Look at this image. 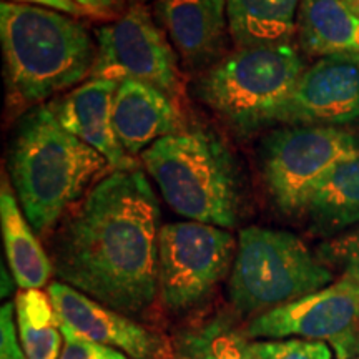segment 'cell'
<instances>
[{
  "label": "cell",
  "mask_w": 359,
  "mask_h": 359,
  "mask_svg": "<svg viewBox=\"0 0 359 359\" xmlns=\"http://www.w3.org/2000/svg\"><path fill=\"white\" fill-rule=\"evenodd\" d=\"M298 34L309 55L359 57V15L343 0H302Z\"/></svg>",
  "instance_id": "cell-18"
},
{
  "label": "cell",
  "mask_w": 359,
  "mask_h": 359,
  "mask_svg": "<svg viewBox=\"0 0 359 359\" xmlns=\"http://www.w3.org/2000/svg\"><path fill=\"white\" fill-rule=\"evenodd\" d=\"M107 168L109 160L67 132L45 103L17 123L8 172L22 212L39 236H47Z\"/></svg>",
  "instance_id": "cell-2"
},
{
  "label": "cell",
  "mask_w": 359,
  "mask_h": 359,
  "mask_svg": "<svg viewBox=\"0 0 359 359\" xmlns=\"http://www.w3.org/2000/svg\"><path fill=\"white\" fill-rule=\"evenodd\" d=\"M346 6L351 8V11L356 13V15H359V0H343Z\"/></svg>",
  "instance_id": "cell-29"
},
{
  "label": "cell",
  "mask_w": 359,
  "mask_h": 359,
  "mask_svg": "<svg viewBox=\"0 0 359 359\" xmlns=\"http://www.w3.org/2000/svg\"><path fill=\"white\" fill-rule=\"evenodd\" d=\"M0 40L8 92L25 105L82 82L97 62L95 42L82 22L29 4H0Z\"/></svg>",
  "instance_id": "cell-3"
},
{
  "label": "cell",
  "mask_w": 359,
  "mask_h": 359,
  "mask_svg": "<svg viewBox=\"0 0 359 359\" xmlns=\"http://www.w3.org/2000/svg\"><path fill=\"white\" fill-rule=\"evenodd\" d=\"M359 122V57L327 55L303 72L276 123L339 127Z\"/></svg>",
  "instance_id": "cell-11"
},
{
  "label": "cell",
  "mask_w": 359,
  "mask_h": 359,
  "mask_svg": "<svg viewBox=\"0 0 359 359\" xmlns=\"http://www.w3.org/2000/svg\"><path fill=\"white\" fill-rule=\"evenodd\" d=\"M15 318L27 359L60 358L64 333L48 291H19L15 296Z\"/></svg>",
  "instance_id": "cell-21"
},
{
  "label": "cell",
  "mask_w": 359,
  "mask_h": 359,
  "mask_svg": "<svg viewBox=\"0 0 359 359\" xmlns=\"http://www.w3.org/2000/svg\"><path fill=\"white\" fill-rule=\"evenodd\" d=\"M170 208L191 222L233 228L243 198V180L222 138L206 130L160 138L140 155Z\"/></svg>",
  "instance_id": "cell-4"
},
{
  "label": "cell",
  "mask_w": 359,
  "mask_h": 359,
  "mask_svg": "<svg viewBox=\"0 0 359 359\" xmlns=\"http://www.w3.org/2000/svg\"><path fill=\"white\" fill-rule=\"evenodd\" d=\"M60 326L64 333V349L58 359H132L118 349L82 338L67 325L60 323Z\"/></svg>",
  "instance_id": "cell-24"
},
{
  "label": "cell",
  "mask_w": 359,
  "mask_h": 359,
  "mask_svg": "<svg viewBox=\"0 0 359 359\" xmlns=\"http://www.w3.org/2000/svg\"><path fill=\"white\" fill-rule=\"evenodd\" d=\"M114 128L127 154L142 155L160 138L183 132L177 100L163 90L135 79L118 82L114 100Z\"/></svg>",
  "instance_id": "cell-15"
},
{
  "label": "cell",
  "mask_w": 359,
  "mask_h": 359,
  "mask_svg": "<svg viewBox=\"0 0 359 359\" xmlns=\"http://www.w3.org/2000/svg\"><path fill=\"white\" fill-rule=\"evenodd\" d=\"M255 353L259 359H331L333 353L325 341L286 338L255 339Z\"/></svg>",
  "instance_id": "cell-22"
},
{
  "label": "cell",
  "mask_w": 359,
  "mask_h": 359,
  "mask_svg": "<svg viewBox=\"0 0 359 359\" xmlns=\"http://www.w3.org/2000/svg\"><path fill=\"white\" fill-rule=\"evenodd\" d=\"M11 2L50 8V11L67 13L70 17H88L87 12L83 8H80L75 2H72V0H11Z\"/></svg>",
  "instance_id": "cell-27"
},
{
  "label": "cell",
  "mask_w": 359,
  "mask_h": 359,
  "mask_svg": "<svg viewBox=\"0 0 359 359\" xmlns=\"http://www.w3.org/2000/svg\"><path fill=\"white\" fill-rule=\"evenodd\" d=\"M302 0H226L230 35L238 48L290 42Z\"/></svg>",
  "instance_id": "cell-19"
},
{
  "label": "cell",
  "mask_w": 359,
  "mask_h": 359,
  "mask_svg": "<svg viewBox=\"0 0 359 359\" xmlns=\"http://www.w3.org/2000/svg\"><path fill=\"white\" fill-rule=\"evenodd\" d=\"M172 359H259L246 331L226 314L183 330L175 336Z\"/></svg>",
  "instance_id": "cell-20"
},
{
  "label": "cell",
  "mask_w": 359,
  "mask_h": 359,
  "mask_svg": "<svg viewBox=\"0 0 359 359\" xmlns=\"http://www.w3.org/2000/svg\"><path fill=\"white\" fill-rule=\"evenodd\" d=\"M118 82L90 79L48 103L58 123L109 160L114 170L138 167L120 145L114 128V100Z\"/></svg>",
  "instance_id": "cell-14"
},
{
  "label": "cell",
  "mask_w": 359,
  "mask_h": 359,
  "mask_svg": "<svg viewBox=\"0 0 359 359\" xmlns=\"http://www.w3.org/2000/svg\"><path fill=\"white\" fill-rule=\"evenodd\" d=\"M160 203L140 167L114 170L62 218L50 241L58 280L127 316L158 298Z\"/></svg>",
  "instance_id": "cell-1"
},
{
  "label": "cell",
  "mask_w": 359,
  "mask_h": 359,
  "mask_svg": "<svg viewBox=\"0 0 359 359\" xmlns=\"http://www.w3.org/2000/svg\"><path fill=\"white\" fill-rule=\"evenodd\" d=\"M318 258L327 268L338 269L341 278L359 283V226L323 243Z\"/></svg>",
  "instance_id": "cell-23"
},
{
  "label": "cell",
  "mask_w": 359,
  "mask_h": 359,
  "mask_svg": "<svg viewBox=\"0 0 359 359\" xmlns=\"http://www.w3.org/2000/svg\"><path fill=\"white\" fill-rule=\"evenodd\" d=\"M97 62L90 79H135L182 97L178 53L143 4H133L114 24L97 30Z\"/></svg>",
  "instance_id": "cell-9"
},
{
  "label": "cell",
  "mask_w": 359,
  "mask_h": 359,
  "mask_svg": "<svg viewBox=\"0 0 359 359\" xmlns=\"http://www.w3.org/2000/svg\"><path fill=\"white\" fill-rule=\"evenodd\" d=\"M87 12L90 19H118L123 11V0H72Z\"/></svg>",
  "instance_id": "cell-26"
},
{
  "label": "cell",
  "mask_w": 359,
  "mask_h": 359,
  "mask_svg": "<svg viewBox=\"0 0 359 359\" xmlns=\"http://www.w3.org/2000/svg\"><path fill=\"white\" fill-rule=\"evenodd\" d=\"M353 359H359V356L358 358H353Z\"/></svg>",
  "instance_id": "cell-30"
},
{
  "label": "cell",
  "mask_w": 359,
  "mask_h": 359,
  "mask_svg": "<svg viewBox=\"0 0 359 359\" xmlns=\"http://www.w3.org/2000/svg\"><path fill=\"white\" fill-rule=\"evenodd\" d=\"M13 285H17L15 278H13L12 273L7 271L6 264H2V298H7L12 293Z\"/></svg>",
  "instance_id": "cell-28"
},
{
  "label": "cell",
  "mask_w": 359,
  "mask_h": 359,
  "mask_svg": "<svg viewBox=\"0 0 359 359\" xmlns=\"http://www.w3.org/2000/svg\"><path fill=\"white\" fill-rule=\"evenodd\" d=\"M250 339L325 341L338 359L359 356V283L341 278L316 293L253 318Z\"/></svg>",
  "instance_id": "cell-10"
},
{
  "label": "cell",
  "mask_w": 359,
  "mask_h": 359,
  "mask_svg": "<svg viewBox=\"0 0 359 359\" xmlns=\"http://www.w3.org/2000/svg\"><path fill=\"white\" fill-rule=\"evenodd\" d=\"M155 13L187 67L222 60L230 34L226 0H156Z\"/></svg>",
  "instance_id": "cell-13"
},
{
  "label": "cell",
  "mask_w": 359,
  "mask_h": 359,
  "mask_svg": "<svg viewBox=\"0 0 359 359\" xmlns=\"http://www.w3.org/2000/svg\"><path fill=\"white\" fill-rule=\"evenodd\" d=\"M358 150V138L336 127L291 125L271 132L259 147L258 160L273 205L285 215H302L318 182Z\"/></svg>",
  "instance_id": "cell-7"
},
{
  "label": "cell",
  "mask_w": 359,
  "mask_h": 359,
  "mask_svg": "<svg viewBox=\"0 0 359 359\" xmlns=\"http://www.w3.org/2000/svg\"><path fill=\"white\" fill-rule=\"evenodd\" d=\"M302 215L309 230L327 238L359 223V150L338 161L318 182Z\"/></svg>",
  "instance_id": "cell-16"
},
{
  "label": "cell",
  "mask_w": 359,
  "mask_h": 359,
  "mask_svg": "<svg viewBox=\"0 0 359 359\" xmlns=\"http://www.w3.org/2000/svg\"><path fill=\"white\" fill-rule=\"evenodd\" d=\"M58 321L85 339L118 349L132 359L172 358V344L151 327L133 321L62 281L48 285Z\"/></svg>",
  "instance_id": "cell-12"
},
{
  "label": "cell",
  "mask_w": 359,
  "mask_h": 359,
  "mask_svg": "<svg viewBox=\"0 0 359 359\" xmlns=\"http://www.w3.org/2000/svg\"><path fill=\"white\" fill-rule=\"evenodd\" d=\"M0 359H27L15 323V303H6L0 311Z\"/></svg>",
  "instance_id": "cell-25"
},
{
  "label": "cell",
  "mask_w": 359,
  "mask_h": 359,
  "mask_svg": "<svg viewBox=\"0 0 359 359\" xmlns=\"http://www.w3.org/2000/svg\"><path fill=\"white\" fill-rule=\"evenodd\" d=\"M238 243L226 228L198 222L163 224L158 298L173 313L198 306L231 271Z\"/></svg>",
  "instance_id": "cell-8"
},
{
  "label": "cell",
  "mask_w": 359,
  "mask_h": 359,
  "mask_svg": "<svg viewBox=\"0 0 359 359\" xmlns=\"http://www.w3.org/2000/svg\"><path fill=\"white\" fill-rule=\"evenodd\" d=\"M333 271L290 231L248 226L238 238L228 294L235 311L257 318L316 293Z\"/></svg>",
  "instance_id": "cell-6"
},
{
  "label": "cell",
  "mask_w": 359,
  "mask_h": 359,
  "mask_svg": "<svg viewBox=\"0 0 359 359\" xmlns=\"http://www.w3.org/2000/svg\"><path fill=\"white\" fill-rule=\"evenodd\" d=\"M304 69L290 42L241 47L224 55L196 83V95L240 135L276 123Z\"/></svg>",
  "instance_id": "cell-5"
},
{
  "label": "cell",
  "mask_w": 359,
  "mask_h": 359,
  "mask_svg": "<svg viewBox=\"0 0 359 359\" xmlns=\"http://www.w3.org/2000/svg\"><path fill=\"white\" fill-rule=\"evenodd\" d=\"M0 224L8 268L22 290H42L53 273L52 259L40 245L39 235L29 223L17 200L12 182L6 175L0 188Z\"/></svg>",
  "instance_id": "cell-17"
}]
</instances>
